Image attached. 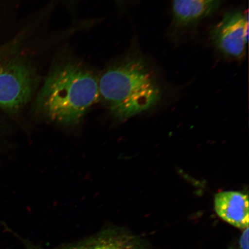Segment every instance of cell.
Here are the masks:
<instances>
[{
  "label": "cell",
  "mask_w": 249,
  "mask_h": 249,
  "mask_svg": "<svg viewBox=\"0 0 249 249\" xmlns=\"http://www.w3.org/2000/svg\"><path fill=\"white\" fill-rule=\"evenodd\" d=\"M99 98V77L79 62L54 65L37 96L36 108L50 120L63 124L79 122Z\"/></svg>",
  "instance_id": "6da1fadb"
},
{
  "label": "cell",
  "mask_w": 249,
  "mask_h": 249,
  "mask_svg": "<svg viewBox=\"0 0 249 249\" xmlns=\"http://www.w3.org/2000/svg\"><path fill=\"white\" fill-rule=\"evenodd\" d=\"M99 97L120 120L148 110L157 104L161 88L157 73L139 55L118 61L99 77Z\"/></svg>",
  "instance_id": "7a4b0ae2"
},
{
  "label": "cell",
  "mask_w": 249,
  "mask_h": 249,
  "mask_svg": "<svg viewBox=\"0 0 249 249\" xmlns=\"http://www.w3.org/2000/svg\"><path fill=\"white\" fill-rule=\"evenodd\" d=\"M38 77L30 62L19 55L0 53V107L15 113L31 98Z\"/></svg>",
  "instance_id": "3957f363"
},
{
  "label": "cell",
  "mask_w": 249,
  "mask_h": 249,
  "mask_svg": "<svg viewBox=\"0 0 249 249\" xmlns=\"http://www.w3.org/2000/svg\"><path fill=\"white\" fill-rule=\"evenodd\" d=\"M248 14L241 10L227 12L212 28L210 37L221 53L230 58L244 57L248 40Z\"/></svg>",
  "instance_id": "277c9868"
},
{
  "label": "cell",
  "mask_w": 249,
  "mask_h": 249,
  "mask_svg": "<svg viewBox=\"0 0 249 249\" xmlns=\"http://www.w3.org/2000/svg\"><path fill=\"white\" fill-rule=\"evenodd\" d=\"M26 249H143L139 239L121 227L105 226L91 236L73 242L46 249L20 238Z\"/></svg>",
  "instance_id": "5b68a950"
},
{
  "label": "cell",
  "mask_w": 249,
  "mask_h": 249,
  "mask_svg": "<svg viewBox=\"0 0 249 249\" xmlns=\"http://www.w3.org/2000/svg\"><path fill=\"white\" fill-rule=\"evenodd\" d=\"M214 210L221 219L236 228H249V197L236 191L218 193L214 199Z\"/></svg>",
  "instance_id": "8992f818"
},
{
  "label": "cell",
  "mask_w": 249,
  "mask_h": 249,
  "mask_svg": "<svg viewBox=\"0 0 249 249\" xmlns=\"http://www.w3.org/2000/svg\"><path fill=\"white\" fill-rule=\"evenodd\" d=\"M221 0H173L174 23L180 29L194 26L213 14Z\"/></svg>",
  "instance_id": "52a82bcc"
},
{
  "label": "cell",
  "mask_w": 249,
  "mask_h": 249,
  "mask_svg": "<svg viewBox=\"0 0 249 249\" xmlns=\"http://www.w3.org/2000/svg\"><path fill=\"white\" fill-rule=\"evenodd\" d=\"M239 244L241 249H249V228L243 232Z\"/></svg>",
  "instance_id": "ba28073f"
}]
</instances>
